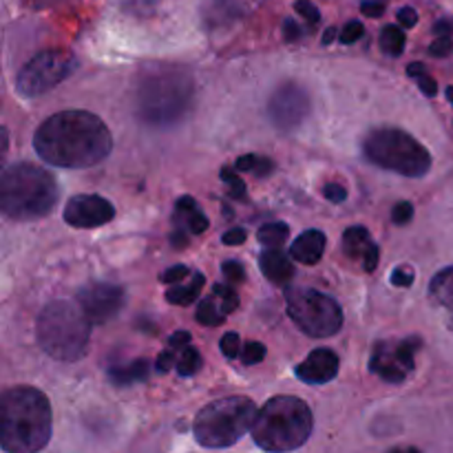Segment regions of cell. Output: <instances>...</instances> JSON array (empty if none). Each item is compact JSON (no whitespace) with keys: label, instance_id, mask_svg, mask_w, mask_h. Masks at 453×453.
<instances>
[{"label":"cell","instance_id":"27","mask_svg":"<svg viewBox=\"0 0 453 453\" xmlns=\"http://www.w3.org/2000/svg\"><path fill=\"white\" fill-rule=\"evenodd\" d=\"M265 358V345L259 343V341H250V343L243 345L242 349V363L246 367L250 365H259L261 361Z\"/></svg>","mask_w":453,"mask_h":453},{"label":"cell","instance_id":"42","mask_svg":"<svg viewBox=\"0 0 453 453\" xmlns=\"http://www.w3.org/2000/svg\"><path fill=\"white\" fill-rule=\"evenodd\" d=\"M379 257H380L379 246H376V243L372 242L370 248H367L365 257H363V261H365V273H374L376 265H379Z\"/></svg>","mask_w":453,"mask_h":453},{"label":"cell","instance_id":"10","mask_svg":"<svg viewBox=\"0 0 453 453\" xmlns=\"http://www.w3.org/2000/svg\"><path fill=\"white\" fill-rule=\"evenodd\" d=\"M78 66L73 53L62 51V49H47L38 56L31 58L20 71H18L16 87L20 96L38 97L51 91L60 82H65Z\"/></svg>","mask_w":453,"mask_h":453},{"label":"cell","instance_id":"12","mask_svg":"<svg viewBox=\"0 0 453 453\" xmlns=\"http://www.w3.org/2000/svg\"><path fill=\"white\" fill-rule=\"evenodd\" d=\"M310 113V96L296 82H286L273 93L268 102V115L274 127L281 131H292L299 127Z\"/></svg>","mask_w":453,"mask_h":453},{"label":"cell","instance_id":"13","mask_svg":"<svg viewBox=\"0 0 453 453\" xmlns=\"http://www.w3.org/2000/svg\"><path fill=\"white\" fill-rule=\"evenodd\" d=\"M78 305L91 326H104L124 305V290L113 283H88L78 292Z\"/></svg>","mask_w":453,"mask_h":453},{"label":"cell","instance_id":"35","mask_svg":"<svg viewBox=\"0 0 453 453\" xmlns=\"http://www.w3.org/2000/svg\"><path fill=\"white\" fill-rule=\"evenodd\" d=\"M392 283L396 288H410L414 283V270L403 265V268H396L392 273Z\"/></svg>","mask_w":453,"mask_h":453},{"label":"cell","instance_id":"32","mask_svg":"<svg viewBox=\"0 0 453 453\" xmlns=\"http://www.w3.org/2000/svg\"><path fill=\"white\" fill-rule=\"evenodd\" d=\"M411 217H414V206L410 202H398L392 211V221L396 226L410 224Z\"/></svg>","mask_w":453,"mask_h":453},{"label":"cell","instance_id":"48","mask_svg":"<svg viewBox=\"0 0 453 453\" xmlns=\"http://www.w3.org/2000/svg\"><path fill=\"white\" fill-rule=\"evenodd\" d=\"M418 87H420V91H423L425 96H429V97H434L438 93L436 80L429 78V75H423V78H418Z\"/></svg>","mask_w":453,"mask_h":453},{"label":"cell","instance_id":"22","mask_svg":"<svg viewBox=\"0 0 453 453\" xmlns=\"http://www.w3.org/2000/svg\"><path fill=\"white\" fill-rule=\"evenodd\" d=\"M405 31L401 29V27L396 25H388L383 31H380V49H383L385 53H389V56L398 58L403 56V51H405Z\"/></svg>","mask_w":453,"mask_h":453},{"label":"cell","instance_id":"49","mask_svg":"<svg viewBox=\"0 0 453 453\" xmlns=\"http://www.w3.org/2000/svg\"><path fill=\"white\" fill-rule=\"evenodd\" d=\"M168 345H171V348H177V349H180V348H188V345H190V334H188V332H184V330L175 332V334H173L171 339H168Z\"/></svg>","mask_w":453,"mask_h":453},{"label":"cell","instance_id":"29","mask_svg":"<svg viewBox=\"0 0 453 453\" xmlns=\"http://www.w3.org/2000/svg\"><path fill=\"white\" fill-rule=\"evenodd\" d=\"M221 352H224L226 358H237L242 357V341H239L237 332H226L224 339L219 343Z\"/></svg>","mask_w":453,"mask_h":453},{"label":"cell","instance_id":"5","mask_svg":"<svg viewBox=\"0 0 453 453\" xmlns=\"http://www.w3.org/2000/svg\"><path fill=\"white\" fill-rule=\"evenodd\" d=\"M314 418L308 403L296 396L270 398L252 427V441L270 453H288L303 447L312 434Z\"/></svg>","mask_w":453,"mask_h":453},{"label":"cell","instance_id":"28","mask_svg":"<svg viewBox=\"0 0 453 453\" xmlns=\"http://www.w3.org/2000/svg\"><path fill=\"white\" fill-rule=\"evenodd\" d=\"M221 180L230 186V195L234 199H246V184H243L242 177L234 175L230 168H221Z\"/></svg>","mask_w":453,"mask_h":453},{"label":"cell","instance_id":"2","mask_svg":"<svg viewBox=\"0 0 453 453\" xmlns=\"http://www.w3.org/2000/svg\"><path fill=\"white\" fill-rule=\"evenodd\" d=\"M51 438V405L40 389L12 388L0 401V442L7 453H38Z\"/></svg>","mask_w":453,"mask_h":453},{"label":"cell","instance_id":"19","mask_svg":"<svg viewBox=\"0 0 453 453\" xmlns=\"http://www.w3.org/2000/svg\"><path fill=\"white\" fill-rule=\"evenodd\" d=\"M146 379H149V361L146 358H137L128 365L111 367L109 370V380L115 388H128V385L142 383Z\"/></svg>","mask_w":453,"mask_h":453},{"label":"cell","instance_id":"57","mask_svg":"<svg viewBox=\"0 0 453 453\" xmlns=\"http://www.w3.org/2000/svg\"><path fill=\"white\" fill-rule=\"evenodd\" d=\"M407 453H420L418 449H407Z\"/></svg>","mask_w":453,"mask_h":453},{"label":"cell","instance_id":"17","mask_svg":"<svg viewBox=\"0 0 453 453\" xmlns=\"http://www.w3.org/2000/svg\"><path fill=\"white\" fill-rule=\"evenodd\" d=\"M259 265L264 277L273 281L274 286H288L295 277V264H290L288 255H283L277 248H268V250L261 252Z\"/></svg>","mask_w":453,"mask_h":453},{"label":"cell","instance_id":"47","mask_svg":"<svg viewBox=\"0 0 453 453\" xmlns=\"http://www.w3.org/2000/svg\"><path fill=\"white\" fill-rule=\"evenodd\" d=\"M257 166V155H242V157H237V164H234V168L242 173H248V171H255Z\"/></svg>","mask_w":453,"mask_h":453},{"label":"cell","instance_id":"38","mask_svg":"<svg viewBox=\"0 0 453 453\" xmlns=\"http://www.w3.org/2000/svg\"><path fill=\"white\" fill-rule=\"evenodd\" d=\"M323 195H326L327 202L332 203H343L345 199H348V190H345L341 184H326Z\"/></svg>","mask_w":453,"mask_h":453},{"label":"cell","instance_id":"4","mask_svg":"<svg viewBox=\"0 0 453 453\" xmlns=\"http://www.w3.org/2000/svg\"><path fill=\"white\" fill-rule=\"evenodd\" d=\"M58 202L53 175L34 164H13L0 177V208L9 219L34 221L47 217Z\"/></svg>","mask_w":453,"mask_h":453},{"label":"cell","instance_id":"8","mask_svg":"<svg viewBox=\"0 0 453 453\" xmlns=\"http://www.w3.org/2000/svg\"><path fill=\"white\" fill-rule=\"evenodd\" d=\"M363 153L376 166L405 177H425L432 168L429 150L401 128H376L365 137Z\"/></svg>","mask_w":453,"mask_h":453},{"label":"cell","instance_id":"41","mask_svg":"<svg viewBox=\"0 0 453 453\" xmlns=\"http://www.w3.org/2000/svg\"><path fill=\"white\" fill-rule=\"evenodd\" d=\"M398 22H401V27L411 29V27L418 25V13H416L414 7H403L401 12H398Z\"/></svg>","mask_w":453,"mask_h":453},{"label":"cell","instance_id":"53","mask_svg":"<svg viewBox=\"0 0 453 453\" xmlns=\"http://www.w3.org/2000/svg\"><path fill=\"white\" fill-rule=\"evenodd\" d=\"M336 35H341V31H336V27H327L326 34H323V44H326V47H330V44L336 40Z\"/></svg>","mask_w":453,"mask_h":453},{"label":"cell","instance_id":"21","mask_svg":"<svg viewBox=\"0 0 453 453\" xmlns=\"http://www.w3.org/2000/svg\"><path fill=\"white\" fill-rule=\"evenodd\" d=\"M372 239L367 228L363 226H352V228L345 230L343 234V250L349 259H358V257H365L367 248H370Z\"/></svg>","mask_w":453,"mask_h":453},{"label":"cell","instance_id":"23","mask_svg":"<svg viewBox=\"0 0 453 453\" xmlns=\"http://www.w3.org/2000/svg\"><path fill=\"white\" fill-rule=\"evenodd\" d=\"M288 234H290V228H288V224H281V221H274V224L261 226L259 233H257V239H259V242L264 243V246L277 248V246H281L283 242H286Z\"/></svg>","mask_w":453,"mask_h":453},{"label":"cell","instance_id":"40","mask_svg":"<svg viewBox=\"0 0 453 453\" xmlns=\"http://www.w3.org/2000/svg\"><path fill=\"white\" fill-rule=\"evenodd\" d=\"M173 365H175V354H173L171 349L159 354L157 361H155V370H157L159 374H168V372L173 370Z\"/></svg>","mask_w":453,"mask_h":453},{"label":"cell","instance_id":"26","mask_svg":"<svg viewBox=\"0 0 453 453\" xmlns=\"http://www.w3.org/2000/svg\"><path fill=\"white\" fill-rule=\"evenodd\" d=\"M212 292H215L217 296H221V312H224L226 317L239 308V295L230 286L217 283V286H212Z\"/></svg>","mask_w":453,"mask_h":453},{"label":"cell","instance_id":"6","mask_svg":"<svg viewBox=\"0 0 453 453\" xmlns=\"http://www.w3.org/2000/svg\"><path fill=\"white\" fill-rule=\"evenodd\" d=\"M88 332L91 323L82 308L69 301H53L40 312L35 323V336L44 352L56 361L73 363L88 352Z\"/></svg>","mask_w":453,"mask_h":453},{"label":"cell","instance_id":"39","mask_svg":"<svg viewBox=\"0 0 453 453\" xmlns=\"http://www.w3.org/2000/svg\"><path fill=\"white\" fill-rule=\"evenodd\" d=\"M385 9H388V3H385V0H365V3L361 4V12L370 18H380L385 13Z\"/></svg>","mask_w":453,"mask_h":453},{"label":"cell","instance_id":"31","mask_svg":"<svg viewBox=\"0 0 453 453\" xmlns=\"http://www.w3.org/2000/svg\"><path fill=\"white\" fill-rule=\"evenodd\" d=\"M221 273H224V277L233 283L246 281V270H243V265L234 259L224 261V264H221Z\"/></svg>","mask_w":453,"mask_h":453},{"label":"cell","instance_id":"3","mask_svg":"<svg viewBox=\"0 0 453 453\" xmlns=\"http://www.w3.org/2000/svg\"><path fill=\"white\" fill-rule=\"evenodd\" d=\"M193 104L195 82L184 71H153L137 87V118L150 127L180 124L193 111Z\"/></svg>","mask_w":453,"mask_h":453},{"label":"cell","instance_id":"46","mask_svg":"<svg viewBox=\"0 0 453 453\" xmlns=\"http://www.w3.org/2000/svg\"><path fill=\"white\" fill-rule=\"evenodd\" d=\"M175 211H177V215H193V212L199 211V208H197V202H195L193 197H181L180 202H177Z\"/></svg>","mask_w":453,"mask_h":453},{"label":"cell","instance_id":"50","mask_svg":"<svg viewBox=\"0 0 453 453\" xmlns=\"http://www.w3.org/2000/svg\"><path fill=\"white\" fill-rule=\"evenodd\" d=\"M407 75L418 80V78H423V75H427V71H425L423 62H411V65L407 66Z\"/></svg>","mask_w":453,"mask_h":453},{"label":"cell","instance_id":"56","mask_svg":"<svg viewBox=\"0 0 453 453\" xmlns=\"http://www.w3.org/2000/svg\"><path fill=\"white\" fill-rule=\"evenodd\" d=\"M389 453H407V451H403V449H392Z\"/></svg>","mask_w":453,"mask_h":453},{"label":"cell","instance_id":"20","mask_svg":"<svg viewBox=\"0 0 453 453\" xmlns=\"http://www.w3.org/2000/svg\"><path fill=\"white\" fill-rule=\"evenodd\" d=\"M206 283V277L202 273H197L193 277L190 286H175L166 292V301L171 305H190L199 299L202 295V288Z\"/></svg>","mask_w":453,"mask_h":453},{"label":"cell","instance_id":"16","mask_svg":"<svg viewBox=\"0 0 453 453\" xmlns=\"http://www.w3.org/2000/svg\"><path fill=\"white\" fill-rule=\"evenodd\" d=\"M429 303L441 312L445 326L453 332V265L441 270L429 283Z\"/></svg>","mask_w":453,"mask_h":453},{"label":"cell","instance_id":"7","mask_svg":"<svg viewBox=\"0 0 453 453\" xmlns=\"http://www.w3.org/2000/svg\"><path fill=\"white\" fill-rule=\"evenodd\" d=\"M257 416L259 410L248 396H226L212 401L195 418V441L206 449L233 447L248 432H252Z\"/></svg>","mask_w":453,"mask_h":453},{"label":"cell","instance_id":"43","mask_svg":"<svg viewBox=\"0 0 453 453\" xmlns=\"http://www.w3.org/2000/svg\"><path fill=\"white\" fill-rule=\"evenodd\" d=\"M246 228H230L228 233L224 234V243L226 246H242L246 242Z\"/></svg>","mask_w":453,"mask_h":453},{"label":"cell","instance_id":"25","mask_svg":"<svg viewBox=\"0 0 453 453\" xmlns=\"http://www.w3.org/2000/svg\"><path fill=\"white\" fill-rule=\"evenodd\" d=\"M203 365V358L197 348H184L180 361H177V374L180 376H195Z\"/></svg>","mask_w":453,"mask_h":453},{"label":"cell","instance_id":"44","mask_svg":"<svg viewBox=\"0 0 453 453\" xmlns=\"http://www.w3.org/2000/svg\"><path fill=\"white\" fill-rule=\"evenodd\" d=\"M283 38H286L288 42H295V40L301 38V27L296 25L292 18H288V20L283 22Z\"/></svg>","mask_w":453,"mask_h":453},{"label":"cell","instance_id":"51","mask_svg":"<svg viewBox=\"0 0 453 453\" xmlns=\"http://www.w3.org/2000/svg\"><path fill=\"white\" fill-rule=\"evenodd\" d=\"M155 4H157V0H127L128 9L140 7V12H144V7H155Z\"/></svg>","mask_w":453,"mask_h":453},{"label":"cell","instance_id":"55","mask_svg":"<svg viewBox=\"0 0 453 453\" xmlns=\"http://www.w3.org/2000/svg\"><path fill=\"white\" fill-rule=\"evenodd\" d=\"M445 96H447V100H449V104L453 106V87H447Z\"/></svg>","mask_w":453,"mask_h":453},{"label":"cell","instance_id":"24","mask_svg":"<svg viewBox=\"0 0 453 453\" xmlns=\"http://www.w3.org/2000/svg\"><path fill=\"white\" fill-rule=\"evenodd\" d=\"M197 321L206 327H217L226 321V314L221 310H217L215 299H202L197 308Z\"/></svg>","mask_w":453,"mask_h":453},{"label":"cell","instance_id":"1","mask_svg":"<svg viewBox=\"0 0 453 453\" xmlns=\"http://www.w3.org/2000/svg\"><path fill=\"white\" fill-rule=\"evenodd\" d=\"M34 149L51 166L88 168L113 150L106 124L88 111H60L38 127Z\"/></svg>","mask_w":453,"mask_h":453},{"label":"cell","instance_id":"36","mask_svg":"<svg viewBox=\"0 0 453 453\" xmlns=\"http://www.w3.org/2000/svg\"><path fill=\"white\" fill-rule=\"evenodd\" d=\"M186 224H188V230L195 234H202L208 230V217L203 215L202 211H195L193 215H188V219H186Z\"/></svg>","mask_w":453,"mask_h":453},{"label":"cell","instance_id":"9","mask_svg":"<svg viewBox=\"0 0 453 453\" xmlns=\"http://www.w3.org/2000/svg\"><path fill=\"white\" fill-rule=\"evenodd\" d=\"M286 305L288 317L312 339H327L343 327V310L336 299L312 288H288Z\"/></svg>","mask_w":453,"mask_h":453},{"label":"cell","instance_id":"15","mask_svg":"<svg viewBox=\"0 0 453 453\" xmlns=\"http://www.w3.org/2000/svg\"><path fill=\"white\" fill-rule=\"evenodd\" d=\"M339 357L327 348H319L310 352V357L296 367V376L308 385H326L339 374Z\"/></svg>","mask_w":453,"mask_h":453},{"label":"cell","instance_id":"18","mask_svg":"<svg viewBox=\"0 0 453 453\" xmlns=\"http://www.w3.org/2000/svg\"><path fill=\"white\" fill-rule=\"evenodd\" d=\"M323 252H326V234L321 230H305L296 237L292 243L290 257L303 265H314L321 261Z\"/></svg>","mask_w":453,"mask_h":453},{"label":"cell","instance_id":"34","mask_svg":"<svg viewBox=\"0 0 453 453\" xmlns=\"http://www.w3.org/2000/svg\"><path fill=\"white\" fill-rule=\"evenodd\" d=\"M451 51H453L451 35H447V38H436L432 44H429V53H432L434 58H445L449 56Z\"/></svg>","mask_w":453,"mask_h":453},{"label":"cell","instance_id":"11","mask_svg":"<svg viewBox=\"0 0 453 453\" xmlns=\"http://www.w3.org/2000/svg\"><path fill=\"white\" fill-rule=\"evenodd\" d=\"M418 348V339H405L401 343H379L372 352L370 370L388 383H403L414 372V352Z\"/></svg>","mask_w":453,"mask_h":453},{"label":"cell","instance_id":"30","mask_svg":"<svg viewBox=\"0 0 453 453\" xmlns=\"http://www.w3.org/2000/svg\"><path fill=\"white\" fill-rule=\"evenodd\" d=\"M363 34H365V27H363L361 20H349L348 25L343 27V31H341L339 40L343 44H354L358 42V40L363 38Z\"/></svg>","mask_w":453,"mask_h":453},{"label":"cell","instance_id":"54","mask_svg":"<svg viewBox=\"0 0 453 453\" xmlns=\"http://www.w3.org/2000/svg\"><path fill=\"white\" fill-rule=\"evenodd\" d=\"M171 242L175 243V248H186V246H188V239H186L184 234H180V233H177V234H173V237H171Z\"/></svg>","mask_w":453,"mask_h":453},{"label":"cell","instance_id":"33","mask_svg":"<svg viewBox=\"0 0 453 453\" xmlns=\"http://www.w3.org/2000/svg\"><path fill=\"white\" fill-rule=\"evenodd\" d=\"M295 9L296 13H301V16L310 22V25H317V22L321 20V12H319V7H314V4L308 3V0H296Z\"/></svg>","mask_w":453,"mask_h":453},{"label":"cell","instance_id":"52","mask_svg":"<svg viewBox=\"0 0 453 453\" xmlns=\"http://www.w3.org/2000/svg\"><path fill=\"white\" fill-rule=\"evenodd\" d=\"M434 31L438 34V38H447V35L451 34V22H436V27H434Z\"/></svg>","mask_w":453,"mask_h":453},{"label":"cell","instance_id":"37","mask_svg":"<svg viewBox=\"0 0 453 453\" xmlns=\"http://www.w3.org/2000/svg\"><path fill=\"white\" fill-rule=\"evenodd\" d=\"M190 274V270L186 268V265H173V268H168L166 273L162 274V281L164 283H177V286H180V281H184L186 277H188Z\"/></svg>","mask_w":453,"mask_h":453},{"label":"cell","instance_id":"45","mask_svg":"<svg viewBox=\"0 0 453 453\" xmlns=\"http://www.w3.org/2000/svg\"><path fill=\"white\" fill-rule=\"evenodd\" d=\"M273 171H274L273 159L259 157V155H257V166H255V171H252V173H255L257 177H268Z\"/></svg>","mask_w":453,"mask_h":453},{"label":"cell","instance_id":"14","mask_svg":"<svg viewBox=\"0 0 453 453\" xmlns=\"http://www.w3.org/2000/svg\"><path fill=\"white\" fill-rule=\"evenodd\" d=\"M115 217V208L100 195H75L66 202L65 221L73 228H97Z\"/></svg>","mask_w":453,"mask_h":453}]
</instances>
